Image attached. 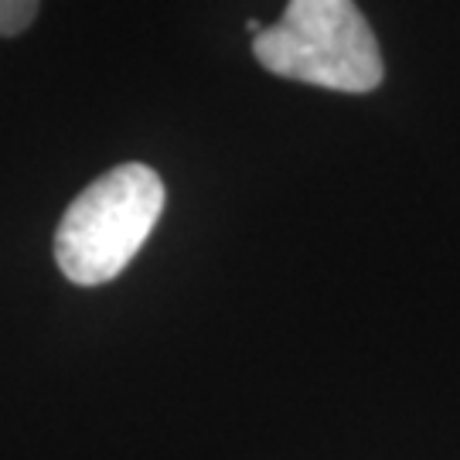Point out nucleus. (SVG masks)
<instances>
[{"label":"nucleus","mask_w":460,"mask_h":460,"mask_svg":"<svg viewBox=\"0 0 460 460\" xmlns=\"http://www.w3.org/2000/svg\"><path fill=\"white\" fill-rule=\"evenodd\" d=\"M164 212V181L147 164H119L68 205L55 232L58 270L79 287L116 279Z\"/></svg>","instance_id":"nucleus-1"},{"label":"nucleus","mask_w":460,"mask_h":460,"mask_svg":"<svg viewBox=\"0 0 460 460\" xmlns=\"http://www.w3.org/2000/svg\"><path fill=\"white\" fill-rule=\"evenodd\" d=\"M256 62L279 79L338 93H372L382 75V51L355 0H290L273 28L252 41Z\"/></svg>","instance_id":"nucleus-2"},{"label":"nucleus","mask_w":460,"mask_h":460,"mask_svg":"<svg viewBox=\"0 0 460 460\" xmlns=\"http://www.w3.org/2000/svg\"><path fill=\"white\" fill-rule=\"evenodd\" d=\"M38 4L41 0H0V34L14 38L24 31L38 14Z\"/></svg>","instance_id":"nucleus-3"}]
</instances>
